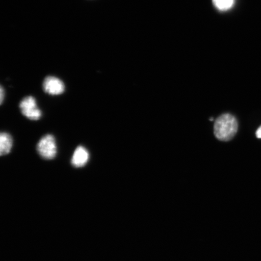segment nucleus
Wrapping results in <instances>:
<instances>
[{"instance_id": "nucleus-1", "label": "nucleus", "mask_w": 261, "mask_h": 261, "mask_svg": "<svg viewBox=\"0 0 261 261\" xmlns=\"http://www.w3.org/2000/svg\"><path fill=\"white\" fill-rule=\"evenodd\" d=\"M238 128L236 117L229 114H224L218 117L215 122V136L221 141H229L236 136Z\"/></svg>"}, {"instance_id": "nucleus-2", "label": "nucleus", "mask_w": 261, "mask_h": 261, "mask_svg": "<svg viewBox=\"0 0 261 261\" xmlns=\"http://www.w3.org/2000/svg\"><path fill=\"white\" fill-rule=\"evenodd\" d=\"M37 150L42 159H54L57 154V146L55 137L51 135L42 137L38 143Z\"/></svg>"}, {"instance_id": "nucleus-3", "label": "nucleus", "mask_w": 261, "mask_h": 261, "mask_svg": "<svg viewBox=\"0 0 261 261\" xmlns=\"http://www.w3.org/2000/svg\"><path fill=\"white\" fill-rule=\"evenodd\" d=\"M22 115L31 120L41 119L42 112L38 107L37 101L34 97L26 96L21 100L19 105Z\"/></svg>"}, {"instance_id": "nucleus-4", "label": "nucleus", "mask_w": 261, "mask_h": 261, "mask_svg": "<svg viewBox=\"0 0 261 261\" xmlns=\"http://www.w3.org/2000/svg\"><path fill=\"white\" fill-rule=\"evenodd\" d=\"M45 93L52 96H58L63 94L65 91V86L63 81L54 76H47L45 78L42 85Z\"/></svg>"}, {"instance_id": "nucleus-5", "label": "nucleus", "mask_w": 261, "mask_h": 261, "mask_svg": "<svg viewBox=\"0 0 261 261\" xmlns=\"http://www.w3.org/2000/svg\"><path fill=\"white\" fill-rule=\"evenodd\" d=\"M90 154L83 146H79L74 151L71 163L74 168L84 167L89 161Z\"/></svg>"}, {"instance_id": "nucleus-6", "label": "nucleus", "mask_w": 261, "mask_h": 261, "mask_svg": "<svg viewBox=\"0 0 261 261\" xmlns=\"http://www.w3.org/2000/svg\"><path fill=\"white\" fill-rule=\"evenodd\" d=\"M13 146L12 136L8 133L3 132L0 135V155H6L11 152Z\"/></svg>"}, {"instance_id": "nucleus-7", "label": "nucleus", "mask_w": 261, "mask_h": 261, "mask_svg": "<svg viewBox=\"0 0 261 261\" xmlns=\"http://www.w3.org/2000/svg\"><path fill=\"white\" fill-rule=\"evenodd\" d=\"M234 0H213L215 7L221 11H226L232 8Z\"/></svg>"}, {"instance_id": "nucleus-8", "label": "nucleus", "mask_w": 261, "mask_h": 261, "mask_svg": "<svg viewBox=\"0 0 261 261\" xmlns=\"http://www.w3.org/2000/svg\"><path fill=\"white\" fill-rule=\"evenodd\" d=\"M5 96V90H4V89H3V87L1 86V87H0V103H1V105L3 103V101H4Z\"/></svg>"}, {"instance_id": "nucleus-9", "label": "nucleus", "mask_w": 261, "mask_h": 261, "mask_svg": "<svg viewBox=\"0 0 261 261\" xmlns=\"http://www.w3.org/2000/svg\"><path fill=\"white\" fill-rule=\"evenodd\" d=\"M256 135L257 138L261 139V126L257 130Z\"/></svg>"}]
</instances>
